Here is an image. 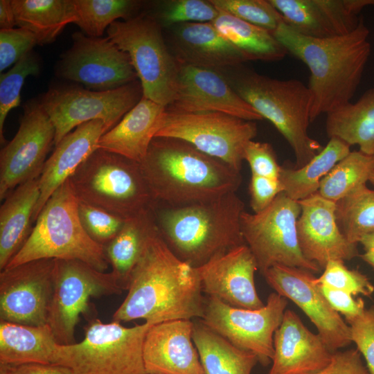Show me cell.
Returning <instances> with one entry per match:
<instances>
[{
  "label": "cell",
  "instance_id": "1",
  "mask_svg": "<svg viewBox=\"0 0 374 374\" xmlns=\"http://www.w3.org/2000/svg\"><path fill=\"white\" fill-rule=\"evenodd\" d=\"M127 290L113 321L142 319L157 324L201 319L204 316L206 299L197 268L172 253L157 226L131 274Z\"/></svg>",
  "mask_w": 374,
  "mask_h": 374
},
{
  "label": "cell",
  "instance_id": "2",
  "mask_svg": "<svg viewBox=\"0 0 374 374\" xmlns=\"http://www.w3.org/2000/svg\"><path fill=\"white\" fill-rule=\"evenodd\" d=\"M369 33L362 19L350 33L333 37L306 36L285 21L273 33L287 53L309 69L307 86L313 99L311 122L350 103L371 55Z\"/></svg>",
  "mask_w": 374,
  "mask_h": 374
},
{
  "label": "cell",
  "instance_id": "3",
  "mask_svg": "<svg viewBox=\"0 0 374 374\" xmlns=\"http://www.w3.org/2000/svg\"><path fill=\"white\" fill-rule=\"evenodd\" d=\"M154 202L182 206L236 193L240 172L181 139L154 137L139 163Z\"/></svg>",
  "mask_w": 374,
  "mask_h": 374
},
{
  "label": "cell",
  "instance_id": "4",
  "mask_svg": "<svg viewBox=\"0 0 374 374\" xmlns=\"http://www.w3.org/2000/svg\"><path fill=\"white\" fill-rule=\"evenodd\" d=\"M151 211L169 249L195 268L246 244L241 229L244 204L236 193L182 206L154 202Z\"/></svg>",
  "mask_w": 374,
  "mask_h": 374
},
{
  "label": "cell",
  "instance_id": "5",
  "mask_svg": "<svg viewBox=\"0 0 374 374\" xmlns=\"http://www.w3.org/2000/svg\"><path fill=\"white\" fill-rule=\"evenodd\" d=\"M237 93L285 139L296 157L294 168L308 163L323 148L308 132L312 95L301 81L279 80L242 69L220 71Z\"/></svg>",
  "mask_w": 374,
  "mask_h": 374
},
{
  "label": "cell",
  "instance_id": "6",
  "mask_svg": "<svg viewBox=\"0 0 374 374\" xmlns=\"http://www.w3.org/2000/svg\"><path fill=\"white\" fill-rule=\"evenodd\" d=\"M44 258L78 260L103 272L110 265L105 247L81 224L78 200L68 180L47 200L27 241L6 268Z\"/></svg>",
  "mask_w": 374,
  "mask_h": 374
},
{
  "label": "cell",
  "instance_id": "7",
  "mask_svg": "<svg viewBox=\"0 0 374 374\" xmlns=\"http://www.w3.org/2000/svg\"><path fill=\"white\" fill-rule=\"evenodd\" d=\"M68 181L79 202L126 220L150 209L154 202L140 163L103 149L96 150Z\"/></svg>",
  "mask_w": 374,
  "mask_h": 374
},
{
  "label": "cell",
  "instance_id": "8",
  "mask_svg": "<svg viewBox=\"0 0 374 374\" xmlns=\"http://www.w3.org/2000/svg\"><path fill=\"white\" fill-rule=\"evenodd\" d=\"M153 325L145 322L125 327L93 318L84 327L81 341L55 345L52 364L66 366L73 374H148L143 349Z\"/></svg>",
  "mask_w": 374,
  "mask_h": 374
},
{
  "label": "cell",
  "instance_id": "9",
  "mask_svg": "<svg viewBox=\"0 0 374 374\" xmlns=\"http://www.w3.org/2000/svg\"><path fill=\"white\" fill-rule=\"evenodd\" d=\"M107 34L129 55L143 97L166 107L170 105L177 91L179 63L170 52L158 21L150 15H137L114 21Z\"/></svg>",
  "mask_w": 374,
  "mask_h": 374
},
{
  "label": "cell",
  "instance_id": "10",
  "mask_svg": "<svg viewBox=\"0 0 374 374\" xmlns=\"http://www.w3.org/2000/svg\"><path fill=\"white\" fill-rule=\"evenodd\" d=\"M123 290L111 271H98L78 260L55 259L48 325L57 343H74L80 315L88 321L96 318L91 298L120 294Z\"/></svg>",
  "mask_w": 374,
  "mask_h": 374
},
{
  "label": "cell",
  "instance_id": "11",
  "mask_svg": "<svg viewBox=\"0 0 374 374\" xmlns=\"http://www.w3.org/2000/svg\"><path fill=\"white\" fill-rule=\"evenodd\" d=\"M301 211L299 202L283 192L261 212L242 213L244 240L262 274L278 265L300 267L312 273L321 270L301 252L296 228Z\"/></svg>",
  "mask_w": 374,
  "mask_h": 374
},
{
  "label": "cell",
  "instance_id": "12",
  "mask_svg": "<svg viewBox=\"0 0 374 374\" xmlns=\"http://www.w3.org/2000/svg\"><path fill=\"white\" fill-rule=\"evenodd\" d=\"M143 96L139 80L108 91L80 87L50 88L39 102L55 129V145L78 126L102 121L108 132L116 126Z\"/></svg>",
  "mask_w": 374,
  "mask_h": 374
},
{
  "label": "cell",
  "instance_id": "13",
  "mask_svg": "<svg viewBox=\"0 0 374 374\" xmlns=\"http://www.w3.org/2000/svg\"><path fill=\"white\" fill-rule=\"evenodd\" d=\"M256 134L254 121L220 112L186 113L166 107L155 137L185 141L240 172L244 147Z\"/></svg>",
  "mask_w": 374,
  "mask_h": 374
},
{
  "label": "cell",
  "instance_id": "14",
  "mask_svg": "<svg viewBox=\"0 0 374 374\" xmlns=\"http://www.w3.org/2000/svg\"><path fill=\"white\" fill-rule=\"evenodd\" d=\"M287 305V299L276 292L271 293L258 310L235 308L207 297L199 320L237 348L253 353L267 366L274 357V335Z\"/></svg>",
  "mask_w": 374,
  "mask_h": 374
},
{
  "label": "cell",
  "instance_id": "15",
  "mask_svg": "<svg viewBox=\"0 0 374 374\" xmlns=\"http://www.w3.org/2000/svg\"><path fill=\"white\" fill-rule=\"evenodd\" d=\"M55 139V127L39 100L28 102L16 134L0 152L1 200L18 186L40 177Z\"/></svg>",
  "mask_w": 374,
  "mask_h": 374
},
{
  "label": "cell",
  "instance_id": "16",
  "mask_svg": "<svg viewBox=\"0 0 374 374\" xmlns=\"http://www.w3.org/2000/svg\"><path fill=\"white\" fill-rule=\"evenodd\" d=\"M71 47L62 56L58 71L62 78L93 91L112 90L138 80L129 55L107 37L76 32Z\"/></svg>",
  "mask_w": 374,
  "mask_h": 374
},
{
  "label": "cell",
  "instance_id": "17",
  "mask_svg": "<svg viewBox=\"0 0 374 374\" xmlns=\"http://www.w3.org/2000/svg\"><path fill=\"white\" fill-rule=\"evenodd\" d=\"M55 259L31 260L0 271V321L48 324Z\"/></svg>",
  "mask_w": 374,
  "mask_h": 374
},
{
  "label": "cell",
  "instance_id": "18",
  "mask_svg": "<svg viewBox=\"0 0 374 374\" xmlns=\"http://www.w3.org/2000/svg\"><path fill=\"white\" fill-rule=\"evenodd\" d=\"M262 275L275 292L291 300L305 314L332 352L351 344L350 326L327 301L312 271L278 265Z\"/></svg>",
  "mask_w": 374,
  "mask_h": 374
},
{
  "label": "cell",
  "instance_id": "19",
  "mask_svg": "<svg viewBox=\"0 0 374 374\" xmlns=\"http://www.w3.org/2000/svg\"><path fill=\"white\" fill-rule=\"evenodd\" d=\"M166 109L186 113L220 112L251 121L263 119L220 71L183 64H179L175 97Z\"/></svg>",
  "mask_w": 374,
  "mask_h": 374
},
{
  "label": "cell",
  "instance_id": "20",
  "mask_svg": "<svg viewBox=\"0 0 374 374\" xmlns=\"http://www.w3.org/2000/svg\"><path fill=\"white\" fill-rule=\"evenodd\" d=\"M301 213L297 235L304 257L323 270L330 260H350L359 256L357 244L350 242L336 220V202L318 192L299 201Z\"/></svg>",
  "mask_w": 374,
  "mask_h": 374
},
{
  "label": "cell",
  "instance_id": "21",
  "mask_svg": "<svg viewBox=\"0 0 374 374\" xmlns=\"http://www.w3.org/2000/svg\"><path fill=\"white\" fill-rule=\"evenodd\" d=\"M197 270L208 297L238 308L258 310L265 305L255 285L257 262L246 244L214 257Z\"/></svg>",
  "mask_w": 374,
  "mask_h": 374
},
{
  "label": "cell",
  "instance_id": "22",
  "mask_svg": "<svg viewBox=\"0 0 374 374\" xmlns=\"http://www.w3.org/2000/svg\"><path fill=\"white\" fill-rule=\"evenodd\" d=\"M285 24L315 38L344 35L358 25L359 13L374 0H269Z\"/></svg>",
  "mask_w": 374,
  "mask_h": 374
},
{
  "label": "cell",
  "instance_id": "23",
  "mask_svg": "<svg viewBox=\"0 0 374 374\" xmlns=\"http://www.w3.org/2000/svg\"><path fill=\"white\" fill-rule=\"evenodd\" d=\"M274 348L269 374H318L329 366L334 353L290 309L274 333Z\"/></svg>",
  "mask_w": 374,
  "mask_h": 374
},
{
  "label": "cell",
  "instance_id": "24",
  "mask_svg": "<svg viewBox=\"0 0 374 374\" xmlns=\"http://www.w3.org/2000/svg\"><path fill=\"white\" fill-rule=\"evenodd\" d=\"M193 320L154 324L148 331L143 357L148 374H205L193 340Z\"/></svg>",
  "mask_w": 374,
  "mask_h": 374
},
{
  "label": "cell",
  "instance_id": "25",
  "mask_svg": "<svg viewBox=\"0 0 374 374\" xmlns=\"http://www.w3.org/2000/svg\"><path fill=\"white\" fill-rule=\"evenodd\" d=\"M166 29V43L179 64L222 71L248 61L211 22L184 23Z\"/></svg>",
  "mask_w": 374,
  "mask_h": 374
},
{
  "label": "cell",
  "instance_id": "26",
  "mask_svg": "<svg viewBox=\"0 0 374 374\" xmlns=\"http://www.w3.org/2000/svg\"><path fill=\"white\" fill-rule=\"evenodd\" d=\"M107 132L102 121H91L78 126L55 145L39 177L40 195L33 222L53 193L98 148L99 141Z\"/></svg>",
  "mask_w": 374,
  "mask_h": 374
},
{
  "label": "cell",
  "instance_id": "27",
  "mask_svg": "<svg viewBox=\"0 0 374 374\" xmlns=\"http://www.w3.org/2000/svg\"><path fill=\"white\" fill-rule=\"evenodd\" d=\"M165 110L166 107L143 96L116 126L101 136L98 148L141 163L156 136Z\"/></svg>",
  "mask_w": 374,
  "mask_h": 374
},
{
  "label": "cell",
  "instance_id": "28",
  "mask_svg": "<svg viewBox=\"0 0 374 374\" xmlns=\"http://www.w3.org/2000/svg\"><path fill=\"white\" fill-rule=\"evenodd\" d=\"M40 195L39 177L12 190L0 207V271L4 269L29 238Z\"/></svg>",
  "mask_w": 374,
  "mask_h": 374
},
{
  "label": "cell",
  "instance_id": "29",
  "mask_svg": "<svg viewBox=\"0 0 374 374\" xmlns=\"http://www.w3.org/2000/svg\"><path fill=\"white\" fill-rule=\"evenodd\" d=\"M57 341L48 325L0 321V364H52Z\"/></svg>",
  "mask_w": 374,
  "mask_h": 374
},
{
  "label": "cell",
  "instance_id": "30",
  "mask_svg": "<svg viewBox=\"0 0 374 374\" xmlns=\"http://www.w3.org/2000/svg\"><path fill=\"white\" fill-rule=\"evenodd\" d=\"M326 131L362 152L374 155V87L355 103H348L326 114Z\"/></svg>",
  "mask_w": 374,
  "mask_h": 374
},
{
  "label": "cell",
  "instance_id": "31",
  "mask_svg": "<svg viewBox=\"0 0 374 374\" xmlns=\"http://www.w3.org/2000/svg\"><path fill=\"white\" fill-rule=\"evenodd\" d=\"M193 321V340L205 374H251L256 355L240 349L199 319Z\"/></svg>",
  "mask_w": 374,
  "mask_h": 374
},
{
  "label": "cell",
  "instance_id": "32",
  "mask_svg": "<svg viewBox=\"0 0 374 374\" xmlns=\"http://www.w3.org/2000/svg\"><path fill=\"white\" fill-rule=\"evenodd\" d=\"M16 26L31 31L37 44L53 42L76 20L73 0H11Z\"/></svg>",
  "mask_w": 374,
  "mask_h": 374
},
{
  "label": "cell",
  "instance_id": "33",
  "mask_svg": "<svg viewBox=\"0 0 374 374\" xmlns=\"http://www.w3.org/2000/svg\"><path fill=\"white\" fill-rule=\"evenodd\" d=\"M155 226L150 208L139 215L127 220L119 233L105 247L112 267L111 272L123 290H127L131 274Z\"/></svg>",
  "mask_w": 374,
  "mask_h": 374
},
{
  "label": "cell",
  "instance_id": "34",
  "mask_svg": "<svg viewBox=\"0 0 374 374\" xmlns=\"http://www.w3.org/2000/svg\"><path fill=\"white\" fill-rule=\"evenodd\" d=\"M350 147L339 139L330 138L327 145L303 166L282 167L279 180L284 193L299 202L318 192L322 179L349 154Z\"/></svg>",
  "mask_w": 374,
  "mask_h": 374
},
{
  "label": "cell",
  "instance_id": "35",
  "mask_svg": "<svg viewBox=\"0 0 374 374\" xmlns=\"http://www.w3.org/2000/svg\"><path fill=\"white\" fill-rule=\"evenodd\" d=\"M219 12L211 23L248 61H277L285 56L286 50L271 33L231 15Z\"/></svg>",
  "mask_w": 374,
  "mask_h": 374
},
{
  "label": "cell",
  "instance_id": "36",
  "mask_svg": "<svg viewBox=\"0 0 374 374\" xmlns=\"http://www.w3.org/2000/svg\"><path fill=\"white\" fill-rule=\"evenodd\" d=\"M374 171V155L350 151L322 179L318 193L337 202L366 184Z\"/></svg>",
  "mask_w": 374,
  "mask_h": 374
},
{
  "label": "cell",
  "instance_id": "37",
  "mask_svg": "<svg viewBox=\"0 0 374 374\" xmlns=\"http://www.w3.org/2000/svg\"><path fill=\"white\" fill-rule=\"evenodd\" d=\"M335 215L341 233L357 244L374 233V189L365 184L354 190L336 202Z\"/></svg>",
  "mask_w": 374,
  "mask_h": 374
},
{
  "label": "cell",
  "instance_id": "38",
  "mask_svg": "<svg viewBox=\"0 0 374 374\" xmlns=\"http://www.w3.org/2000/svg\"><path fill=\"white\" fill-rule=\"evenodd\" d=\"M75 24L89 37H100L105 29L118 19L136 15L142 2L136 0H73Z\"/></svg>",
  "mask_w": 374,
  "mask_h": 374
},
{
  "label": "cell",
  "instance_id": "39",
  "mask_svg": "<svg viewBox=\"0 0 374 374\" xmlns=\"http://www.w3.org/2000/svg\"><path fill=\"white\" fill-rule=\"evenodd\" d=\"M39 63L36 55L30 51L22 57L7 72L0 75V141L5 142L3 126L11 109L20 104V93L26 77L37 75Z\"/></svg>",
  "mask_w": 374,
  "mask_h": 374
},
{
  "label": "cell",
  "instance_id": "40",
  "mask_svg": "<svg viewBox=\"0 0 374 374\" xmlns=\"http://www.w3.org/2000/svg\"><path fill=\"white\" fill-rule=\"evenodd\" d=\"M219 10L210 0H166L156 3L152 15L162 28L192 22H212Z\"/></svg>",
  "mask_w": 374,
  "mask_h": 374
},
{
  "label": "cell",
  "instance_id": "41",
  "mask_svg": "<svg viewBox=\"0 0 374 374\" xmlns=\"http://www.w3.org/2000/svg\"><path fill=\"white\" fill-rule=\"evenodd\" d=\"M221 12L262 28L273 35L284 21L269 0H210Z\"/></svg>",
  "mask_w": 374,
  "mask_h": 374
},
{
  "label": "cell",
  "instance_id": "42",
  "mask_svg": "<svg viewBox=\"0 0 374 374\" xmlns=\"http://www.w3.org/2000/svg\"><path fill=\"white\" fill-rule=\"evenodd\" d=\"M78 215L89 236L104 247L116 236L127 221L105 210L79 202Z\"/></svg>",
  "mask_w": 374,
  "mask_h": 374
},
{
  "label": "cell",
  "instance_id": "43",
  "mask_svg": "<svg viewBox=\"0 0 374 374\" xmlns=\"http://www.w3.org/2000/svg\"><path fill=\"white\" fill-rule=\"evenodd\" d=\"M316 282L353 296H371L374 292V285L365 274L357 269L347 268L344 261L339 260H330Z\"/></svg>",
  "mask_w": 374,
  "mask_h": 374
},
{
  "label": "cell",
  "instance_id": "44",
  "mask_svg": "<svg viewBox=\"0 0 374 374\" xmlns=\"http://www.w3.org/2000/svg\"><path fill=\"white\" fill-rule=\"evenodd\" d=\"M37 44L35 35L23 28L0 30V71L15 64Z\"/></svg>",
  "mask_w": 374,
  "mask_h": 374
},
{
  "label": "cell",
  "instance_id": "45",
  "mask_svg": "<svg viewBox=\"0 0 374 374\" xmlns=\"http://www.w3.org/2000/svg\"><path fill=\"white\" fill-rule=\"evenodd\" d=\"M345 319L350 326L352 342L364 356L369 373L374 374V306Z\"/></svg>",
  "mask_w": 374,
  "mask_h": 374
},
{
  "label": "cell",
  "instance_id": "46",
  "mask_svg": "<svg viewBox=\"0 0 374 374\" xmlns=\"http://www.w3.org/2000/svg\"><path fill=\"white\" fill-rule=\"evenodd\" d=\"M243 159L249 163L251 175L279 179L282 167L269 143L249 141L244 149Z\"/></svg>",
  "mask_w": 374,
  "mask_h": 374
},
{
  "label": "cell",
  "instance_id": "47",
  "mask_svg": "<svg viewBox=\"0 0 374 374\" xmlns=\"http://www.w3.org/2000/svg\"><path fill=\"white\" fill-rule=\"evenodd\" d=\"M249 192L250 206L256 213L268 207L284 188L279 179L251 175Z\"/></svg>",
  "mask_w": 374,
  "mask_h": 374
},
{
  "label": "cell",
  "instance_id": "48",
  "mask_svg": "<svg viewBox=\"0 0 374 374\" xmlns=\"http://www.w3.org/2000/svg\"><path fill=\"white\" fill-rule=\"evenodd\" d=\"M318 285L330 306L337 312L342 314L345 318L359 315L366 309L362 298L355 300L352 294L344 291L325 285Z\"/></svg>",
  "mask_w": 374,
  "mask_h": 374
},
{
  "label": "cell",
  "instance_id": "49",
  "mask_svg": "<svg viewBox=\"0 0 374 374\" xmlns=\"http://www.w3.org/2000/svg\"><path fill=\"white\" fill-rule=\"evenodd\" d=\"M318 374H371L357 349L336 351L331 363Z\"/></svg>",
  "mask_w": 374,
  "mask_h": 374
},
{
  "label": "cell",
  "instance_id": "50",
  "mask_svg": "<svg viewBox=\"0 0 374 374\" xmlns=\"http://www.w3.org/2000/svg\"><path fill=\"white\" fill-rule=\"evenodd\" d=\"M7 368L9 374H73L70 368L55 364L28 363Z\"/></svg>",
  "mask_w": 374,
  "mask_h": 374
},
{
  "label": "cell",
  "instance_id": "51",
  "mask_svg": "<svg viewBox=\"0 0 374 374\" xmlns=\"http://www.w3.org/2000/svg\"><path fill=\"white\" fill-rule=\"evenodd\" d=\"M16 26L15 17L11 0L0 1V30L14 28Z\"/></svg>",
  "mask_w": 374,
  "mask_h": 374
},
{
  "label": "cell",
  "instance_id": "52",
  "mask_svg": "<svg viewBox=\"0 0 374 374\" xmlns=\"http://www.w3.org/2000/svg\"><path fill=\"white\" fill-rule=\"evenodd\" d=\"M364 251L374 249V233L364 236L359 242Z\"/></svg>",
  "mask_w": 374,
  "mask_h": 374
},
{
  "label": "cell",
  "instance_id": "53",
  "mask_svg": "<svg viewBox=\"0 0 374 374\" xmlns=\"http://www.w3.org/2000/svg\"><path fill=\"white\" fill-rule=\"evenodd\" d=\"M359 256L364 262L374 268V249L364 251Z\"/></svg>",
  "mask_w": 374,
  "mask_h": 374
},
{
  "label": "cell",
  "instance_id": "54",
  "mask_svg": "<svg viewBox=\"0 0 374 374\" xmlns=\"http://www.w3.org/2000/svg\"><path fill=\"white\" fill-rule=\"evenodd\" d=\"M0 374H9L7 366L0 364Z\"/></svg>",
  "mask_w": 374,
  "mask_h": 374
},
{
  "label": "cell",
  "instance_id": "55",
  "mask_svg": "<svg viewBox=\"0 0 374 374\" xmlns=\"http://www.w3.org/2000/svg\"><path fill=\"white\" fill-rule=\"evenodd\" d=\"M368 181L374 186V171L371 174Z\"/></svg>",
  "mask_w": 374,
  "mask_h": 374
}]
</instances>
